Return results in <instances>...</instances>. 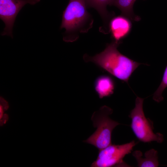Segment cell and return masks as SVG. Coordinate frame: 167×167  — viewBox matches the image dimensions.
Wrapping results in <instances>:
<instances>
[{
	"mask_svg": "<svg viewBox=\"0 0 167 167\" xmlns=\"http://www.w3.org/2000/svg\"><path fill=\"white\" fill-rule=\"evenodd\" d=\"M3 110V108H2V106L1 105H0V118H2V117Z\"/></svg>",
	"mask_w": 167,
	"mask_h": 167,
	"instance_id": "cell-15",
	"label": "cell"
},
{
	"mask_svg": "<svg viewBox=\"0 0 167 167\" xmlns=\"http://www.w3.org/2000/svg\"><path fill=\"white\" fill-rule=\"evenodd\" d=\"M2 117V119L0 121L1 125H2L3 123H5L8 119V116L6 114H4Z\"/></svg>",
	"mask_w": 167,
	"mask_h": 167,
	"instance_id": "cell-14",
	"label": "cell"
},
{
	"mask_svg": "<svg viewBox=\"0 0 167 167\" xmlns=\"http://www.w3.org/2000/svg\"><path fill=\"white\" fill-rule=\"evenodd\" d=\"M96 91L99 97L102 99L112 95L115 88V83L110 76L102 75L98 77L94 83Z\"/></svg>",
	"mask_w": 167,
	"mask_h": 167,
	"instance_id": "cell-8",
	"label": "cell"
},
{
	"mask_svg": "<svg viewBox=\"0 0 167 167\" xmlns=\"http://www.w3.org/2000/svg\"><path fill=\"white\" fill-rule=\"evenodd\" d=\"M121 41H115L107 44L100 53L92 57L85 54L83 56L86 62H92L100 68L122 81L128 84L131 74L141 64L122 54L117 48Z\"/></svg>",
	"mask_w": 167,
	"mask_h": 167,
	"instance_id": "cell-1",
	"label": "cell"
},
{
	"mask_svg": "<svg viewBox=\"0 0 167 167\" xmlns=\"http://www.w3.org/2000/svg\"><path fill=\"white\" fill-rule=\"evenodd\" d=\"M129 19L124 16H118L113 18L109 22V29L115 41L121 40L128 34L131 25Z\"/></svg>",
	"mask_w": 167,
	"mask_h": 167,
	"instance_id": "cell-7",
	"label": "cell"
},
{
	"mask_svg": "<svg viewBox=\"0 0 167 167\" xmlns=\"http://www.w3.org/2000/svg\"><path fill=\"white\" fill-rule=\"evenodd\" d=\"M136 0H111L109 5L115 6L121 11L123 16L132 20L138 21L139 17L134 14L133 7Z\"/></svg>",
	"mask_w": 167,
	"mask_h": 167,
	"instance_id": "cell-11",
	"label": "cell"
},
{
	"mask_svg": "<svg viewBox=\"0 0 167 167\" xmlns=\"http://www.w3.org/2000/svg\"><path fill=\"white\" fill-rule=\"evenodd\" d=\"M136 144L134 140L121 145L111 144L99 150L96 159L92 164L91 166L128 167L123 159L126 155L131 153Z\"/></svg>",
	"mask_w": 167,
	"mask_h": 167,
	"instance_id": "cell-5",
	"label": "cell"
},
{
	"mask_svg": "<svg viewBox=\"0 0 167 167\" xmlns=\"http://www.w3.org/2000/svg\"><path fill=\"white\" fill-rule=\"evenodd\" d=\"M167 87V66L165 69L161 82L156 91L153 94V100L157 102L162 101L164 98L162 94L164 90Z\"/></svg>",
	"mask_w": 167,
	"mask_h": 167,
	"instance_id": "cell-12",
	"label": "cell"
},
{
	"mask_svg": "<svg viewBox=\"0 0 167 167\" xmlns=\"http://www.w3.org/2000/svg\"><path fill=\"white\" fill-rule=\"evenodd\" d=\"M111 0H86L88 7L95 9L99 13L103 19L104 26L101 27L100 31L105 33L107 25L112 15L107 10V6Z\"/></svg>",
	"mask_w": 167,
	"mask_h": 167,
	"instance_id": "cell-9",
	"label": "cell"
},
{
	"mask_svg": "<svg viewBox=\"0 0 167 167\" xmlns=\"http://www.w3.org/2000/svg\"><path fill=\"white\" fill-rule=\"evenodd\" d=\"M144 100L136 97L135 107L129 115L131 119V129L135 136L142 142L148 143L154 141L161 143L164 139L163 135L160 133H154L153 122L145 116L143 109Z\"/></svg>",
	"mask_w": 167,
	"mask_h": 167,
	"instance_id": "cell-4",
	"label": "cell"
},
{
	"mask_svg": "<svg viewBox=\"0 0 167 167\" xmlns=\"http://www.w3.org/2000/svg\"><path fill=\"white\" fill-rule=\"evenodd\" d=\"M41 0H0V18L5 27L2 36H10L13 38L12 29L15 19L23 7L29 4L34 5Z\"/></svg>",
	"mask_w": 167,
	"mask_h": 167,
	"instance_id": "cell-6",
	"label": "cell"
},
{
	"mask_svg": "<svg viewBox=\"0 0 167 167\" xmlns=\"http://www.w3.org/2000/svg\"><path fill=\"white\" fill-rule=\"evenodd\" d=\"M86 0H69L63 12L60 28L65 29L63 40L73 42L79 34L88 32L92 27L93 19L88 12Z\"/></svg>",
	"mask_w": 167,
	"mask_h": 167,
	"instance_id": "cell-2",
	"label": "cell"
},
{
	"mask_svg": "<svg viewBox=\"0 0 167 167\" xmlns=\"http://www.w3.org/2000/svg\"><path fill=\"white\" fill-rule=\"evenodd\" d=\"M0 103L1 105L2 106L3 109L7 110L8 107V103L2 97H0Z\"/></svg>",
	"mask_w": 167,
	"mask_h": 167,
	"instance_id": "cell-13",
	"label": "cell"
},
{
	"mask_svg": "<svg viewBox=\"0 0 167 167\" xmlns=\"http://www.w3.org/2000/svg\"><path fill=\"white\" fill-rule=\"evenodd\" d=\"M142 153L139 150H136L132 155L137 162V166L139 167H156L159 166L158 152L153 149L146 151L143 157Z\"/></svg>",
	"mask_w": 167,
	"mask_h": 167,
	"instance_id": "cell-10",
	"label": "cell"
},
{
	"mask_svg": "<svg viewBox=\"0 0 167 167\" xmlns=\"http://www.w3.org/2000/svg\"><path fill=\"white\" fill-rule=\"evenodd\" d=\"M113 109L106 105L101 107L93 113L91 118L93 126L96 129L84 142L91 144L98 149H102L111 144V135L114 129L120 124L109 116Z\"/></svg>",
	"mask_w": 167,
	"mask_h": 167,
	"instance_id": "cell-3",
	"label": "cell"
}]
</instances>
